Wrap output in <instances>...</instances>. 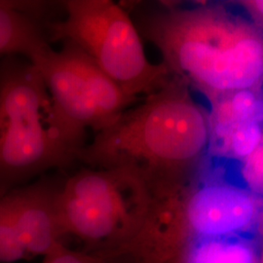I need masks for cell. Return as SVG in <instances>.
I'll return each mask as SVG.
<instances>
[{
    "label": "cell",
    "mask_w": 263,
    "mask_h": 263,
    "mask_svg": "<svg viewBox=\"0 0 263 263\" xmlns=\"http://www.w3.org/2000/svg\"><path fill=\"white\" fill-rule=\"evenodd\" d=\"M208 144L207 109L187 85L172 76L140 105L96 133L77 160L97 169L128 170L158 200L192 182L207 161Z\"/></svg>",
    "instance_id": "cell-1"
},
{
    "label": "cell",
    "mask_w": 263,
    "mask_h": 263,
    "mask_svg": "<svg viewBox=\"0 0 263 263\" xmlns=\"http://www.w3.org/2000/svg\"><path fill=\"white\" fill-rule=\"evenodd\" d=\"M144 34L170 74L207 99L261 88L262 28L222 4L167 10L146 22Z\"/></svg>",
    "instance_id": "cell-2"
},
{
    "label": "cell",
    "mask_w": 263,
    "mask_h": 263,
    "mask_svg": "<svg viewBox=\"0 0 263 263\" xmlns=\"http://www.w3.org/2000/svg\"><path fill=\"white\" fill-rule=\"evenodd\" d=\"M85 136L59 112L33 64L25 57H0V196L47 170L70 165Z\"/></svg>",
    "instance_id": "cell-3"
},
{
    "label": "cell",
    "mask_w": 263,
    "mask_h": 263,
    "mask_svg": "<svg viewBox=\"0 0 263 263\" xmlns=\"http://www.w3.org/2000/svg\"><path fill=\"white\" fill-rule=\"evenodd\" d=\"M153 202L145 183L128 170L83 169L61 184L56 206L65 237L109 249L140 237Z\"/></svg>",
    "instance_id": "cell-4"
},
{
    "label": "cell",
    "mask_w": 263,
    "mask_h": 263,
    "mask_svg": "<svg viewBox=\"0 0 263 263\" xmlns=\"http://www.w3.org/2000/svg\"><path fill=\"white\" fill-rule=\"evenodd\" d=\"M66 17L45 24L48 42H70L90 57L123 92L136 98L161 89L172 76L145 55L126 10L110 0H69Z\"/></svg>",
    "instance_id": "cell-5"
},
{
    "label": "cell",
    "mask_w": 263,
    "mask_h": 263,
    "mask_svg": "<svg viewBox=\"0 0 263 263\" xmlns=\"http://www.w3.org/2000/svg\"><path fill=\"white\" fill-rule=\"evenodd\" d=\"M28 60L37 68L59 112L79 131L104 130L136 101L70 42H64L60 51L45 42Z\"/></svg>",
    "instance_id": "cell-6"
},
{
    "label": "cell",
    "mask_w": 263,
    "mask_h": 263,
    "mask_svg": "<svg viewBox=\"0 0 263 263\" xmlns=\"http://www.w3.org/2000/svg\"><path fill=\"white\" fill-rule=\"evenodd\" d=\"M159 202L178 231L195 239L249 236L261 214L259 195L222 179L191 182Z\"/></svg>",
    "instance_id": "cell-7"
},
{
    "label": "cell",
    "mask_w": 263,
    "mask_h": 263,
    "mask_svg": "<svg viewBox=\"0 0 263 263\" xmlns=\"http://www.w3.org/2000/svg\"><path fill=\"white\" fill-rule=\"evenodd\" d=\"M61 184L42 179L14 188L0 199L6 209L28 258L46 256L64 244L65 235L57 213Z\"/></svg>",
    "instance_id": "cell-8"
},
{
    "label": "cell",
    "mask_w": 263,
    "mask_h": 263,
    "mask_svg": "<svg viewBox=\"0 0 263 263\" xmlns=\"http://www.w3.org/2000/svg\"><path fill=\"white\" fill-rule=\"evenodd\" d=\"M46 5L30 1H0V57L29 56L48 42L42 17Z\"/></svg>",
    "instance_id": "cell-9"
},
{
    "label": "cell",
    "mask_w": 263,
    "mask_h": 263,
    "mask_svg": "<svg viewBox=\"0 0 263 263\" xmlns=\"http://www.w3.org/2000/svg\"><path fill=\"white\" fill-rule=\"evenodd\" d=\"M208 101L211 104L208 110L209 135L246 123L262 121L261 88L215 95Z\"/></svg>",
    "instance_id": "cell-10"
},
{
    "label": "cell",
    "mask_w": 263,
    "mask_h": 263,
    "mask_svg": "<svg viewBox=\"0 0 263 263\" xmlns=\"http://www.w3.org/2000/svg\"><path fill=\"white\" fill-rule=\"evenodd\" d=\"M187 263H259V255L250 236L195 239Z\"/></svg>",
    "instance_id": "cell-11"
},
{
    "label": "cell",
    "mask_w": 263,
    "mask_h": 263,
    "mask_svg": "<svg viewBox=\"0 0 263 263\" xmlns=\"http://www.w3.org/2000/svg\"><path fill=\"white\" fill-rule=\"evenodd\" d=\"M29 259L28 253L0 199V262Z\"/></svg>",
    "instance_id": "cell-12"
},
{
    "label": "cell",
    "mask_w": 263,
    "mask_h": 263,
    "mask_svg": "<svg viewBox=\"0 0 263 263\" xmlns=\"http://www.w3.org/2000/svg\"><path fill=\"white\" fill-rule=\"evenodd\" d=\"M262 146L260 145L248 157L240 161L243 185L259 195L262 190Z\"/></svg>",
    "instance_id": "cell-13"
},
{
    "label": "cell",
    "mask_w": 263,
    "mask_h": 263,
    "mask_svg": "<svg viewBox=\"0 0 263 263\" xmlns=\"http://www.w3.org/2000/svg\"><path fill=\"white\" fill-rule=\"evenodd\" d=\"M42 263H104V261L96 255L72 251L65 245H61L44 256Z\"/></svg>",
    "instance_id": "cell-14"
},
{
    "label": "cell",
    "mask_w": 263,
    "mask_h": 263,
    "mask_svg": "<svg viewBox=\"0 0 263 263\" xmlns=\"http://www.w3.org/2000/svg\"><path fill=\"white\" fill-rule=\"evenodd\" d=\"M242 5L249 14V19L251 20L255 26L262 28V1H242Z\"/></svg>",
    "instance_id": "cell-15"
}]
</instances>
